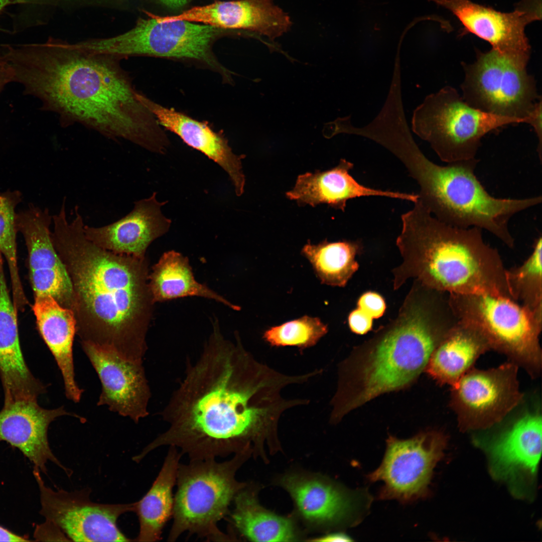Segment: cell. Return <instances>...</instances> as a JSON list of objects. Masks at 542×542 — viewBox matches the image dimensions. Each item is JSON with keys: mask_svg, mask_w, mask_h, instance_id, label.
<instances>
[{"mask_svg": "<svg viewBox=\"0 0 542 542\" xmlns=\"http://www.w3.org/2000/svg\"><path fill=\"white\" fill-rule=\"evenodd\" d=\"M2 55L13 82L54 112L60 124H80L113 141L123 140L162 154L170 144L163 128L142 100L122 67L124 58L50 40L5 44Z\"/></svg>", "mask_w": 542, "mask_h": 542, "instance_id": "1", "label": "cell"}, {"mask_svg": "<svg viewBox=\"0 0 542 542\" xmlns=\"http://www.w3.org/2000/svg\"><path fill=\"white\" fill-rule=\"evenodd\" d=\"M69 221L62 206L52 216V239L72 288L76 334L86 342L143 362L154 305L149 261L102 248L88 239L78 207Z\"/></svg>", "mask_w": 542, "mask_h": 542, "instance_id": "2", "label": "cell"}, {"mask_svg": "<svg viewBox=\"0 0 542 542\" xmlns=\"http://www.w3.org/2000/svg\"><path fill=\"white\" fill-rule=\"evenodd\" d=\"M200 357L162 415L168 429L143 450L145 456L163 446H175L190 460L215 459L238 451L255 434L268 409L251 404L263 386L248 377L247 358L239 342L226 339L217 319Z\"/></svg>", "mask_w": 542, "mask_h": 542, "instance_id": "3", "label": "cell"}, {"mask_svg": "<svg viewBox=\"0 0 542 542\" xmlns=\"http://www.w3.org/2000/svg\"><path fill=\"white\" fill-rule=\"evenodd\" d=\"M458 321L448 294L414 281L396 316L344 362L334 417L412 384Z\"/></svg>", "mask_w": 542, "mask_h": 542, "instance_id": "4", "label": "cell"}, {"mask_svg": "<svg viewBox=\"0 0 542 542\" xmlns=\"http://www.w3.org/2000/svg\"><path fill=\"white\" fill-rule=\"evenodd\" d=\"M414 203L401 216L396 244L402 261L392 270L394 290L413 279L448 294L484 293L513 301L501 256L482 229L450 225L419 199Z\"/></svg>", "mask_w": 542, "mask_h": 542, "instance_id": "5", "label": "cell"}, {"mask_svg": "<svg viewBox=\"0 0 542 542\" xmlns=\"http://www.w3.org/2000/svg\"><path fill=\"white\" fill-rule=\"evenodd\" d=\"M392 154L418 183L419 200L436 218L457 227L486 230L509 248L515 244L509 228L511 218L541 203V196L491 195L475 175L476 158L440 165L424 155L413 138L398 142Z\"/></svg>", "mask_w": 542, "mask_h": 542, "instance_id": "6", "label": "cell"}, {"mask_svg": "<svg viewBox=\"0 0 542 542\" xmlns=\"http://www.w3.org/2000/svg\"><path fill=\"white\" fill-rule=\"evenodd\" d=\"M242 453L222 462L215 459L179 463L174 497L173 522L167 540L174 541L185 532L209 541L233 540L218 522L229 513V505L243 485L235 478Z\"/></svg>", "mask_w": 542, "mask_h": 542, "instance_id": "7", "label": "cell"}, {"mask_svg": "<svg viewBox=\"0 0 542 542\" xmlns=\"http://www.w3.org/2000/svg\"><path fill=\"white\" fill-rule=\"evenodd\" d=\"M150 17L140 19L133 28L119 35L82 41L78 46L124 59L148 56L190 62L217 73L224 83H232L231 72L219 61L212 48L226 30L186 21L160 23Z\"/></svg>", "mask_w": 542, "mask_h": 542, "instance_id": "8", "label": "cell"}, {"mask_svg": "<svg viewBox=\"0 0 542 542\" xmlns=\"http://www.w3.org/2000/svg\"><path fill=\"white\" fill-rule=\"evenodd\" d=\"M525 122L477 109L446 86L428 95L414 110L412 130L446 164L476 158L482 138L506 125Z\"/></svg>", "mask_w": 542, "mask_h": 542, "instance_id": "9", "label": "cell"}, {"mask_svg": "<svg viewBox=\"0 0 542 542\" xmlns=\"http://www.w3.org/2000/svg\"><path fill=\"white\" fill-rule=\"evenodd\" d=\"M458 320L476 327L491 349L505 355L532 377L541 368L542 323L509 299L484 293L449 294Z\"/></svg>", "mask_w": 542, "mask_h": 542, "instance_id": "10", "label": "cell"}, {"mask_svg": "<svg viewBox=\"0 0 542 542\" xmlns=\"http://www.w3.org/2000/svg\"><path fill=\"white\" fill-rule=\"evenodd\" d=\"M477 53L474 63L463 64L464 100L486 112L528 123L538 99L533 77L494 49Z\"/></svg>", "mask_w": 542, "mask_h": 542, "instance_id": "11", "label": "cell"}, {"mask_svg": "<svg viewBox=\"0 0 542 542\" xmlns=\"http://www.w3.org/2000/svg\"><path fill=\"white\" fill-rule=\"evenodd\" d=\"M518 366L472 368L451 386L450 405L462 430H482L501 422L522 401Z\"/></svg>", "mask_w": 542, "mask_h": 542, "instance_id": "12", "label": "cell"}, {"mask_svg": "<svg viewBox=\"0 0 542 542\" xmlns=\"http://www.w3.org/2000/svg\"><path fill=\"white\" fill-rule=\"evenodd\" d=\"M40 471L33 474L40 491V514L74 541H127L117 524L122 514L133 511L134 502L102 504L90 500L88 490L55 491L47 486Z\"/></svg>", "mask_w": 542, "mask_h": 542, "instance_id": "13", "label": "cell"}, {"mask_svg": "<svg viewBox=\"0 0 542 542\" xmlns=\"http://www.w3.org/2000/svg\"><path fill=\"white\" fill-rule=\"evenodd\" d=\"M446 443V436L434 430L405 440L390 436L382 462L369 478L383 482L382 498L405 501L420 497L443 456Z\"/></svg>", "mask_w": 542, "mask_h": 542, "instance_id": "14", "label": "cell"}, {"mask_svg": "<svg viewBox=\"0 0 542 542\" xmlns=\"http://www.w3.org/2000/svg\"><path fill=\"white\" fill-rule=\"evenodd\" d=\"M433 1L460 21L463 26L461 35L472 33L477 36L517 66L526 68L530 46L524 30L528 24L541 19V0H522L510 13L500 12L470 0Z\"/></svg>", "mask_w": 542, "mask_h": 542, "instance_id": "15", "label": "cell"}, {"mask_svg": "<svg viewBox=\"0 0 542 542\" xmlns=\"http://www.w3.org/2000/svg\"><path fill=\"white\" fill-rule=\"evenodd\" d=\"M48 209L34 205L17 213V230L23 235L29 256L34 297L50 295L62 306L72 307V288L66 268L54 245Z\"/></svg>", "mask_w": 542, "mask_h": 542, "instance_id": "16", "label": "cell"}, {"mask_svg": "<svg viewBox=\"0 0 542 542\" xmlns=\"http://www.w3.org/2000/svg\"><path fill=\"white\" fill-rule=\"evenodd\" d=\"M80 343L101 382L97 405H106L135 423L147 416L151 392L143 362L123 358L88 343Z\"/></svg>", "mask_w": 542, "mask_h": 542, "instance_id": "17", "label": "cell"}, {"mask_svg": "<svg viewBox=\"0 0 542 542\" xmlns=\"http://www.w3.org/2000/svg\"><path fill=\"white\" fill-rule=\"evenodd\" d=\"M150 16L160 23L180 20L225 30H247L271 40L287 32L292 25L288 15L272 0L219 1L192 7L175 16Z\"/></svg>", "mask_w": 542, "mask_h": 542, "instance_id": "18", "label": "cell"}, {"mask_svg": "<svg viewBox=\"0 0 542 542\" xmlns=\"http://www.w3.org/2000/svg\"><path fill=\"white\" fill-rule=\"evenodd\" d=\"M71 416L64 406L54 409L40 406L37 400H20L4 404L0 411V442L9 443L19 449L33 463L34 468L46 473V464L51 461L67 470L52 452L48 439L50 424L57 418Z\"/></svg>", "mask_w": 542, "mask_h": 542, "instance_id": "19", "label": "cell"}, {"mask_svg": "<svg viewBox=\"0 0 542 542\" xmlns=\"http://www.w3.org/2000/svg\"><path fill=\"white\" fill-rule=\"evenodd\" d=\"M157 194L134 202L128 214L111 223L100 227L85 225V236L114 253L145 257L149 245L169 231L172 222L161 210L168 201L159 202Z\"/></svg>", "mask_w": 542, "mask_h": 542, "instance_id": "20", "label": "cell"}, {"mask_svg": "<svg viewBox=\"0 0 542 542\" xmlns=\"http://www.w3.org/2000/svg\"><path fill=\"white\" fill-rule=\"evenodd\" d=\"M142 99L163 127L179 137L188 146L203 153L219 165L228 175L237 196L244 192L245 178L242 160L236 155L221 132L173 108L164 106L143 94Z\"/></svg>", "mask_w": 542, "mask_h": 542, "instance_id": "21", "label": "cell"}, {"mask_svg": "<svg viewBox=\"0 0 542 542\" xmlns=\"http://www.w3.org/2000/svg\"><path fill=\"white\" fill-rule=\"evenodd\" d=\"M541 419L537 409L525 411L489 442L494 476L507 479L535 474L541 453Z\"/></svg>", "mask_w": 542, "mask_h": 542, "instance_id": "22", "label": "cell"}, {"mask_svg": "<svg viewBox=\"0 0 542 542\" xmlns=\"http://www.w3.org/2000/svg\"><path fill=\"white\" fill-rule=\"evenodd\" d=\"M0 377L4 402L36 399L46 387L30 371L20 344L17 311L10 297L0 252Z\"/></svg>", "mask_w": 542, "mask_h": 542, "instance_id": "23", "label": "cell"}, {"mask_svg": "<svg viewBox=\"0 0 542 542\" xmlns=\"http://www.w3.org/2000/svg\"><path fill=\"white\" fill-rule=\"evenodd\" d=\"M353 166L350 161L341 159L338 165L330 169L301 174L297 177L293 188L286 192V197L301 206L326 204L344 212L347 202L351 199L392 196L390 190L372 188L358 183L350 174Z\"/></svg>", "mask_w": 542, "mask_h": 542, "instance_id": "24", "label": "cell"}, {"mask_svg": "<svg viewBox=\"0 0 542 542\" xmlns=\"http://www.w3.org/2000/svg\"><path fill=\"white\" fill-rule=\"evenodd\" d=\"M32 310L37 329L62 374L66 397L77 403L84 390L75 380L73 346L76 334L73 311L61 306L50 295L34 297Z\"/></svg>", "mask_w": 542, "mask_h": 542, "instance_id": "25", "label": "cell"}, {"mask_svg": "<svg viewBox=\"0 0 542 542\" xmlns=\"http://www.w3.org/2000/svg\"><path fill=\"white\" fill-rule=\"evenodd\" d=\"M283 486L295 501L302 515L317 524H335L355 519L361 506L357 492L349 493L316 479L290 475Z\"/></svg>", "mask_w": 542, "mask_h": 542, "instance_id": "26", "label": "cell"}, {"mask_svg": "<svg viewBox=\"0 0 542 542\" xmlns=\"http://www.w3.org/2000/svg\"><path fill=\"white\" fill-rule=\"evenodd\" d=\"M490 350L476 327L458 320L433 351L425 372L439 384L452 386Z\"/></svg>", "mask_w": 542, "mask_h": 542, "instance_id": "27", "label": "cell"}, {"mask_svg": "<svg viewBox=\"0 0 542 542\" xmlns=\"http://www.w3.org/2000/svg\"><path fill=\"white\" fill-rule=\"evenodd\" d=\"M177 448L170 446L163 466L146 494L134 502L140 529L135 541L160 540L166 524L172 517L173 489L176 482L177 470L182 456Z\"/></svg>", "mask_w": 542, "mask_h": 542, "instance_id": "28", "label": "cell"}, {"mask_svg": "<svg viewBox=\"0 0 542 542\" xmlns=\"http://www.w3.org/2000/svg\"><path fill=\"white\" fill-rule=\"evenodd\" d=\"M149 285L155 303L187 297L213 300L233 310L240 308L196 280L187 256L174 250L164 252L152 267Z\"/></svg>", "mask_w": 542, "mask_h": 542, "instance_id": "29", "label": "cell"}, {"mask_svg": "<svg viewBox=\"0 0 542 542\" xmlns=\"http://www.w3.org/2000/svg\"><path fill=\"white\" fill-rule=\"evenodd\" d=\"M242 489L234 498L235 506L230 514L231 523L240 534L254 541L295 540L296 530L290 519L265 510L253 494Z\"/></svg>", "mask_w": 542, "mask_h": 542, "instance_id": "30", "label": "cell"}, {"mask_svg": "<svg viewBox=\"0 0 542 542\" xmlns=\"http://www.w3.org/2000/svg\"><path fill=\"white\" fill-rule=\"evenodd\" d=\"M362 249L358 241L343 240L319 244L308 242L302 249L323 284L344 287L358 270L356 255Z\"/></svg>", "mask_w": 542, "mask_h": 542, "instance_id": "31", "label": "cell"}, {"mask_svg": "<svg viewBox=\"0 0 542 542\" xmlns=\"http://www.w3.org/2000/svg\"><path fill=\"white\" fill-rule=\"evenodd\" d=\"M511 297L538 322L542 323V239L533 244L531 253L520 265L506 269Z\"/></svg>", "mask_w": 542, "mask_h": 542, "instance_id": "32", "label": "cell"}, {"mask_svg": "<svg viewBox=\"0 0 542 542\" xmlns=\"http://www.w3.org/2000/svg\"><path fill=\"white\" fill-rule=\"evenodd\" d=\"M22 199V194L17 190L0 193V252L9 266L14 306L21 310L28 304L19 275L17 259L18 231L15 209Z\"/></svg>", "mask_w": 542, "mask_h": 542, "instance_id": "33", "label": "cell"}, {"mask_svg": "<svg viewBox=\"0 0 542 542\" xmlns=\"http://www.w3.org/2000/svg\"><path fill=\"white\" fill-rule=\"evenodd\" d=\"M327 331V326L320 319L304 316L271 327L263 337L272 346H295L303 349L315 345Z\"/></svg>", "mask_w": 542, "mask_h": 542, "instance_id": "34", "label": "cell"}, {"mask_svg": "<svg viewBox=\"0 0 542 542\" xmlns=\"http://www.w3.org/2000/svg\"><path fill=\"white\" fill-rule=\"evenodd\" d=\"M357 308L372 319H378L383 316L386 310V303L384 298L379 294L374 292H367L358 299Z\"/></svg>", "mask_w": 542, "mask_h": 542, "instance_id": "35", "label": "cell"}, {"mask_svg": "<svg viewBox=\"0 0 542 542\" xmlns=\"http://www.w3.org/2000/svg\"><path fill=\"white\" fill-rule=\"evenodd\" d=\"M348 322L351 331L357 334H365L372 329L373 319L357 308L349 314Z\"/></svg>", "mask_w": 542, "mask_h": 542, "instance_id": "36", "label": "cell"}, {"mask_svg": "<svg viewBox=\"0 0 542 542\" xmlns=\"http://www.w3.org/2000/svg\"><path fill=\"white\" fill-rule=\"evenodd\" d=\"M65 533L56 525L46 520L43 523L37 525L34 536L37 541L68 540Z\"/></svg>", "mask_w": 542, "mask_h": 542, "instance_id": "37", "label": "cell"}, {"mask_svg": "<svg viewBox=\"0 0 542 542\" xmlns=\"http://www.w3.org/2000/svg\"><path fill=\"white\" fill-rule=\"evenodd\" d=\"M541 100L537 101L529 117L528 123L531 125L538 139L537 152L539 161L541 160L542 131H541Z\"/></svg>", "mask_w": 542, "mask_h": 542, "instance_id": "38", "label": "cell"}, {"mask_svg": "<svg viewBox=\"0 0 542 542\" xmlns=\"http://www.w3.org/2000/svg\"><path fill=\"white\" fill-rule=\"evenodd\" d=\"M12 82H13L12 69L0 54V93L7 84Z\"/></svg>", "mask_w": 542, "mask_h": 542, "instance_id": "39", "label": "cell"}, {"mask_svg": "<svg viewBox=\"0 0 542 542\" xmlns=\"http://www.w3.org/2000/svg\"><path fill=\"white\" fill-rule=\"evenodd\" d=\"M14 1L17 9L25 13L36 11L43 4V0H14Z\"/></svg>", "mask_w": 542, "mask_h": 542, "instance_id": "40", "label": "cell"}, {"mask_svg": "<svg viewBox=\"0 0 542 542\" xmlns=\"http://www.w3.org/2000/svg\"><path fill=\"white\" fill-rule=\"evenodd\" d=\"M29 541L27 537L14 533L0 525V541Z\"/></svg>", "mask_w": 542, "mask_h": 542, "instance_id": "41", "label": "cell"}, {"mask_svg": "<svg viewBox=\"0 0 542 542\" xmlns=\"http://www.w3.org/2000/svg\"><path fill=\"white\" fill-rule=\"evenodd\" d=\"M352 540L350 536L341 532L329 534L313 540V541H315L325 542L351 541Z\"/></svg>", "mask_w": 542, "mask_h": 542, "instance_id": "42", "label": "cell"}, {"mask_svg": "<svg viewBox=\"0 0 542 542\" xmlns=\"http://www.w3.org/2000/svg\"><path fill=\"white\" fill-rule=\"evenodd\" d=\"M160 2L164 4L165 6L172 8V9H178L182 7L185 5L190 0H158Z\"/></svg>", "mask_w": 542, "mask_h": 542, "instance_id": "43", "label": "cell"}, {"mask_svg": "<svg viewBox=\"0 0 542 542\" xmlns=\"http://www.w3.org/2000/svg\"><path fill=\"white\" fill-rule=\"evenodd\" d=\"M14 4V0H0V15L7 7Z\"/></svg>", "mask_w": 542, "mask_h": 542, "instance_id": "44", "label": "cell"}]
</instances>
